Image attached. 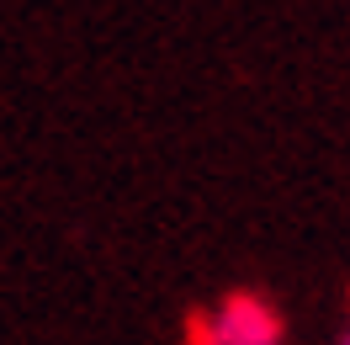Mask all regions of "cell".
<instances>
[{"label":"cell","instance_id":"7a4b0ae2","mask_svg":"<svg viewBox=\"0 0 350 345\" xmlns=\"http://www.w3.org/2000/svg\"><path fill=\"white\" fill-rule=\"evenodd\" d=\"M340 345H350V319H345V329H340Z\"/></svg>","mask_w":350,"mask_h":345},{"label":"cell","instance_id":"6da1fadb","mask_svg":"<svg viewBox=\"0 0 350 345\" xmlns=\"http://www.w3.org/2000/svg\"><path fill=\"white\" fill-rule=\"evenodd\" d=\"M191 345H282V314L260 292H228L197 319Z\"/></svg>","mask_w":350,"mask_h":345}]
</instances>
